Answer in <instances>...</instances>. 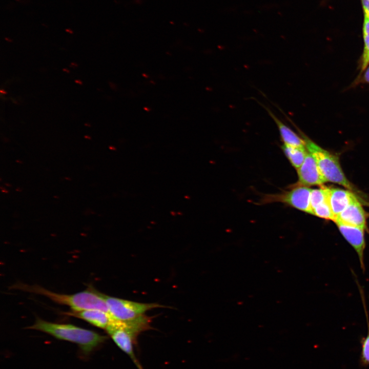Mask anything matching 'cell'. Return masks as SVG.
<instances>
[{"label":"cell","mask_w":369,"mask_h":369,"mask_svg":"<svg viewBox=\"0 0 369 369\" xmlns=\"http://www.w3.org/2000/svg\"><path fill=\"white\" fill-rule=\"evenodd\" d=\"M28 329L44 332L63 340L75 343L83 353L89 354L107 339L95 332L71 324L56 323L37 318Z\"/></svg>","instance_id":"6da1fadb"},{"label":"cell","mask_w":369,"mask_h":369,"mask_svg":"<svg viewBox=\"0 0 369 369\" xmlns=\"http://www.w3.org/2000/svg\"><path fill=\"white\" fill-rule=\"evenodd\" d=\"M13 288L45 296L54 302L69 306L73 311L98 309L108 313L102 293L92 287L73 294H59L38 285H30L22 283L15 284Z\"/></svg>","instance_id":"7a4b0ae2"},{"label":"cell","mask_w":369,"mask_h":369,"mask_svg":"<svg viewBox=\"0 0 369 369\" xmlns=\"http://www.w3.org/2000/svg\"><path fill=\"white\" fill-rule=\"evenodd\" d=\"M150 322L151 318L146 315L128 321L112 318L106 329L115 343L130 357L137 369L142 367L135 355L134 345L138 335L151 327Z\"/></svg>","instance_id":"3957f363"},{"label":"cell","mask_w":369,"mask_h":369,"mask_svg":"<svg viewBox=\"0 0 369 369\" xmlns=\"http://www.w3.org/2000/svg\"><path fill=\"white\" fill-rule=\"evenodd\" d=\"M308 151L316 160L320 174L325 182L340 184L353 191V185L345 177L340 166L338 157L322 149L299 130Z\"/></svg>","instance_id":"277c9868"},{"label":"cell","mask_w":369,"mask_h":369,"mask_svg":"<svg viewBox=\"0 0 369 369\" xmlns=\"http://www.w3.org/2000/svg\"><path fill=\"white\" fill-rule=\"evenodd\" d=\"M111 317L116 320L128 321L138 318L151 309L163 307L157 303H144L125 300L102 294Z\"/></svg>","instance_id":"5b68a950"},{"label":"cell","mask_w":369,"mask_h":369,"mask_svg":"<svg viewBox=\"0 0 369 369\" xmlns=\"http://www.w3.org/2000/svg\"><path fill=\"white\" fill-rule=\"evenodd\" d=\"M290 191L281 193L265 194L260 200V204L279 202L296 209L312 214L310 197L312 189L304 186L293 185Z\"/></svg>","instance_id":"8992f818"},{"label":"cell","mask_w":369,"mask_h":369,"mask_svg":"<svg viewBox=\"0 0 369 369\" xmlns=\"http://www.w3.org/2000/svg\"><path fill=\"white\" fill-rule=\"evenodd\" d=\"M335 222L344 238L356 252L360 263L361 268L362 271H364V255L366 247L364 237L365 229L339 221H335Z\"/></svg>","instance_id":"52a82bcc"},{"label":"cell","mask_w":369,"mask_h":369,"mask_svg":"<svg viewBox=\"0 0 369 369\" xmlns=\"http://www.w3.org/2000/svg\"><path fill=\"white\" fill-rule=\"evenodd\" d=\"M298 181L297 186H322L326 182L318 169L315 159L308 151L302 165L297 169Z\"/></svg>","instance_id":"ba28073f"},{"label":"cell","mask_w":369,"mask_h":369,"mask_svg":"<svg viewBox=\"0 0 369 369\" xmlns=\"http://www.w3.org/2000/svg\"><path fill=\"white\" fill-rule=\"evenodd\" d=\"M339 221L346 224L366 229V213L360 201L355 197L349 205L335 218L334 222Z\"/></svg>","instance_id":"9c48e42d"},{"label":"cell","mask_w":369,"mask_h":369,"mask_svg":"<svg viewBox=\"0 0 369 369\" xmlns=\"http://www.w3.org/2000/svg\"><path fill=\"white\" fill-rule=\"evenodd\" d=\"M69 316L81 319L96 327L106 329L112 317L109 313L98 309H89L66 313Z\"/></svg>","instance_id":"30bf717a"},{"label":"cell","mask_w":369,"mask_h":369,"mask_svg":"<svg viewBox=\"0 0 369 369\" xmlns=\"http://www.w3.org/2000/svg\"><path fill=\"white\" fill-rule=\"evenodd\" d=\"M355 197L356 196L350 191L329 188V202L335 218Z\"/></svg>","instance_id":"8fae6325"},{"label":"cell","mask_w":369,"mask_h":369,"mask_svg":"<svg viewBox=\"0 0 369 369\" xmlns=\"http://www.w3.org/2000/svg\"><path fill=\"white\" fill-rule=\"evenodd\" d=\"M262 106L276 124L284 145L293 147L305 146V142L302 137L285 125L269 108L263 105Z\"/></svg>","instance_id":"7c38bea8"},{"label":"cell","mask_w":369,"mask_h":369,"mask_svg":"<svg viewBox=\"0 0 369 369\" xmlns=\"http://www.w3.org/2000/svg\"><path fill=\"white\" fill-rule=\"evenodd\" d=\"M281 149L291 164L296 170L303 163L308 153L305 146L293 147L283 144Z\"/></svg>","instance_id":"4fadbf2b"},{"label":"cell","mask_w":369,"mask_h":369,"mask_svg":"<svg viewBox=\"0 0 369 369\" xmlns=\"http://www.w3.org/2000/svg\"><path fill=\"white\" fill-rule=\"evenodd\" d=\"M364 48L361 59V71L362 72L369 64V17L364 14L363 26Z\"/></svg>","instance_id":"5bb4252c"},{"label":"cell","mask_w":369,"mask_h":369,"mask_svg":"<svg viewBox=\"0 0 369 369\" xmlns=\"http://www.w3.org/2000/svg\"><path fill=\"white\" fill-rule=\"evenodd\" d=\"M329 200V188L321 186L319 189H312L310 197L311 208L312 211L321 203Z\"/></svg>","instance_id":"9a60e30c"},{"label":"cell","mask_w":369,"mask_h":369,"mask_svg":"<svg viewBox=\"0 0 369 369\" xmlns=\"http://www.w3.org/2000/svg\"><path fill=\"white\" fill-rule=\"evenodd\" d=\"M313 215L333 221H334L335 219V216L332 212L329 200L316 207L313 211Z\"/></svg>","instance_id":"2e32d148"},{"label":"cell","mask_w":369,"mask_h":369,"mask_svg":"<svg viewBox=\"0 0 369 369\" xmlns=\"http://www.w3.org/2000/svg\"><path fill=\"white\" fill-rule=\"evenodd\" d=\"M365 312L367 322V334L362 342V349L361 352V361L364 365L369 364V320L366 308Z\"/></svg>","instance_id":"e0dca14e"},{"label":"cell","mask_w":369,"mask_h":369,"mask_svg":"<svg viewBox=\"0 0 369 369\" xmlns=\"http://www.w3.org/2000/svg\"><path fill=\"white\" fill-rule=\"evenodd\" d=\"M362 4L364 14L369 17V1L362 0Z\"/></svg>","instance_id":"ac0fdd59"},{"label":"cell","mask_w":369,"mask_h":369,"mask_svg":"<svg viewBox=\"0 0 369 369\" xmlns=\"http://www.w3.org/2000/svg\"><path fill=\"white\" fill-rule=\"evenodd\" d=\"M362 79L364 82L369 83V67L365 69Z\"/></svg>","instance_id":"d6986e66"},{"label":"cell","mask_w":369,"mask_h":369,"mask_svg":"<svg viewBox=\"0 0 369 369\" xmlns=\"http://www.w3.org/2000/svg\"><path fill=\"white\" fill-rule=\"evenodd\" d=\"M74 81H75V83L78 84H79V85H83V82H82V81H81V80H79V79L75 80Z\"/></svg>","instance_id":"ffe728a7"},{"label":"cell","mask_w":369,"mask_h":369,"mask_svg":"<svg viewBox=\"0 0 369 369\" xmlns=\"http://www.w3.org/2000/svg\"><path fill=\"white\" fill-rule=\"evenodd\" d=\"M65 30H66V31L67 32L69 33H70V34H73V31H72L71 29H69V28L66 29Z\"/></svg>","instance_id":"44dd1931"},{"label":"cell","mask_w":369,"mask_h":369,"mask_svg":"<svg viewBox=\"0 0 369 369\" xmlns=\"http://www.w3.org/2000/svg\"><path fill=\"white\" fill-rule=\"evenodd\" d=\"M70 67H78V65L76 64L75 63H71V64L70 65Z\"/></svg>","instance_id":"7402d4cb"},{"label":"cell","mask_w":369,"mask_h":369,"mask_svg":"<svg viewBox=\"0 0 369 369\" xmlns=\"http://www.w3.org/2000/svg\"><path fill=\"white\" fill-rule=\"evenodd\" d=\"M5 39L8 42H12V39H10L9 38L5 37Z\"/></svg>","instance_id":"603a6c76"},{"label":"cell","mask_w":369,"mask_h":369,"mask_svg":"<svg viewBox=\"0 0 369 369\" xmlns=\"http://www.w3.org/2000/svg\"><path fill=\"white\" fill-rule=\"evenodd\" d=\"M63 71H64V72H67V73H69V72H70V71H69L68 69H66V68H64V69H63Z\"/></svg>","instance_id":"cb8c5ba5"},{"label":"cell","mask_w":369,"mask_h":369,"mask_svg":"<svg viewBox=\"0 0 369 369\" xmlns=\"http://www.w3.org/2000/svg\"><path fill=\"white\" fill-rule=\"evenodd\" d=\"M0 92H1V93H3V94H7V92H6L5 91H4V90H0Z\"/></svg>","instance_id":"d4e9b609"},{"label":"cell","mask_w":369,"mask_h":369,"mask_svg":"<svg viewBox=\"0 0 369 369\" xmlns=\"http://www.w3.org/2000/svg\"><path fill=\"white\" fill-rule=\"evenodd\" d=\"M85 138H87V139H91V137H90V136H89L88 135H86V136H85Z\"/></svg>","instance_id":"484cf974"},{"label":"cell","mask_w":369,"mask_h":369,"mask_svg":"<svg viewBox=\"0 0 369 369\" xmlns=\"http://www.w3.org/2000/svg\"><path fill=\"white\" fill-rule=\"evenodd\" d=\"M2 191L3 192H4V193H7V192H8V191H6V190H5V189H4V190H2Z\"/></svg>","instance_id":"4316f807"},{"label":"cell","mask_w":369,"mask_h":369,"mask_svg":"<svg viewBox=\"0 0 369 369\" xmlns=\"http://www.w3.org/2000/svg\"><path fill=\"white\" fill-rule=\"evenodd\" d=\"M85 125L87 126H90V125H88V124H85Z\"/></svg>","instance_id":"83f0119b"},{"label":"cell","mask_w":369,"mask_h":369,"mask_svg":"<svg viewBox=\"0 0 369 369\" xmlns=\"http://www.w3.org/2000/svg\"><path fill=\"white\" fill-rule=\"evenodd\" d=\"M16 1H17V2H19V1H20L19 0H16Z\"/></svg>","instance_id":"f1b7e54d"},{"label":"cell","mask_w":369,"mask_h":369,"mask_svg":"<svg viewBox=\"0 0 369 369\" xmlns=\"http://www.w3.org/2000/svg\"><path fill=\"white\" fill-rule=\"evenodd\" d=\"M369 1V0H368Z\"/></svg>","instance_id":"f546056e"}]
</instances>
